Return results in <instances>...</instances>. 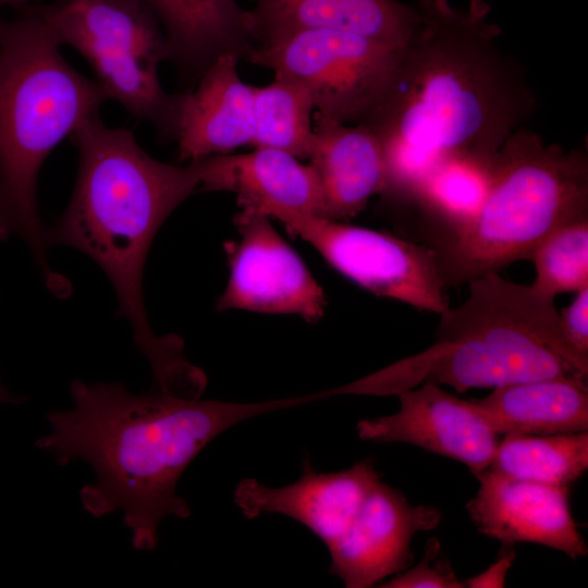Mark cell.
Returning <instances> with one entry per match:
<instances>
[{"instance_id": "obj_1", "label": "cell", "mask_w": 588, "mask_h": 588, "mask_svg": "<svg viewBox=\"0 0 588 588\" xmlns=\"http://www.w3.org/2000/svg\"><path fill=\"white\" fill-rule=\"evenodd\" d=\"M391 90L367 123L383 149V195L408 204L450 157L494 158L535 108L522 66L500 47L490 7L418 0Z\"/></svg>"}, {"instance_id": "obj_2", "label": "cell", "mask_w": 588, "mask_h": 588, "mask_svg": "<svg viewBox=\"0 0 588 588\" xmlns=\"http://www.w3.org/2000/svg\"><path fill=\"white\" fill-rule=\"evenodd\" d=\"M73 407L52 411L50 432L36 445L60 465L82 460L96 474L79 499L95 518L123 512L132 546L151 551L168 516L187 518L177 482L215 438L254 416L306 403V396L257 403L181 397L150 390L133 394L122 383L70 385Z\"/></svg>"}, {"instance_id": "obj_3", "label": "cell", "mask_w": 588, "mask_h": 588, "mask_svg": "<svg viewBox=\"0 0 588 588\" xmlns=\"http://www.w3.org/2000/svg\"><path fill=\"white\" fill-rule=\"evenodd\" d=\"M72 138L79 152L73 194L51 226L47 248L68 246L88 255L112 283L119 315L133 329L154 385L173 389L194 370L183 341L158 336L149 324L143 293L146 257L155 235L172 211L200 187L195 162L179 167L149 156L133 133L106 125L99 115L84 122Z\"/></svg>"}, {"instance_id": "obj_4", "label": "cell", "mask_w": 588, "mask_h": 588, "mask_svg": "<svg viewBox=\"0 0 588 588\" xmlns=\"http://www.w3.org/2000/svg\"><path fill=\"white\" fill-rule=\"evenodd\" d=\"M16 10V20L0 19V241L23 238L48 289L66 297L71 285L47 258L37 179L53 148L99 115L109 98L63 59L61 45L29 4Z\"/></svg>"}, {"instance_id": "obj_5", "label": "cell", "mask_w": 588, "mask_h": 588, "mask_svg": "<svg viewBox=\"0 0 588 588\" xmlns=\"http://www.w3.org/2000/svg\"><path fill=\"white\" fill-rule=\"evenodd\" d=\"M588 215V159L517 128L498 151L491 188L465 224L428 236L444 281L466 284L527 260L554 229Z\"/></svg>"}, {"instance_id": "obj_6", "label": "cell", "mask_w": 588, "mask_h": 588, "mask_svg": "<svg viewBox=\"0 0 588 588\" xmlns=\"http://www.w3.org/2000/svg\"><path fill=\"white\" fill-rule=\"evenodd\" d=\"M439 315L432 345L342 385L343 394L396 395L426 383L465 392L549 377H588L555 354L531 315L504 294L471 292Z\"/></svg>"}, {"instance_id": "obj_7", "label": "cell", "mask_w": 588, "mask_h": 588, "mask_svg": "<svg viewBox=\"0 0 588 588\" xmlns=\"http://www.w3.org/2000/svg\"><path fill=\"white\" fill-rule=\"evenodd\" d=\"M58 42L77 50L109 100L134 118L152 123L167 138L173 95L158 66L168 60L162 28L140 0H54L30 5Z\"/></svg>"}, {"instance_id": "obj_8", "label": "cell", "mask_w": 588, "mask_h": 588, "mask_svg": "<svg viewBox=\"0 0 588 588\" xmlns=\"http://www.w3.org/2000/svg\"><path fill=\"white\" fill-rule=\"evenodd\" d=\"M403 48L346 32L305 29L265 38L246 58L302 84L322 115L368 123L391 90Z\"/></svg>"}, {"instance_id": "obj_9", "label": "cell", "mask_w": 588, "mask_h": 588, "mask_svg": "<svg viewBox=\"0 0 588 588\" xmlns=\"http://www.w3.org/2000/svg\"><path fill=\"white\" fill-rule=\"evenodd\" d=\"M277 219L338 272L372 294L437 314L450 306L438 256L429 245L327 218Z\"/></svg>"}, {"instance_id": "obj_10", "label": "cell", "mask_w": 588, "mask_h": 588, "mask_svg": "<svg viewBox=\"0 0 588 588\" xmlns=\"http://www.w3.org/2000/svg\"><path fill=\"white\" fill-rule=\"evenodd\" d=\"M270 219L249 208L236 215L238 238L225 244L230 274L217 308L318 321L327 305L323 290Z\"/></svg>"}, {"instance_id": "obj_11", "label": "cell", "mask_w": 588, "mask_h": 588, "mask_svg": "<svg viewBox=\"0 0 588 588\" xmlns=\"http://www.w3.org/2000/svg\"><path fill=\"white\" fill-rule=\"evenodd\" d=\"M400 408L389 416L362 419L358 437L378 443H408L465 464L476 477L491 465L499 436L465 401L426 383L396 394Z\"/></svg>"}, {"instance_id": "obj_12", "label": "cell", "mask_w": 588, "mask_h": 588, "mask_svg": "<svg viewBox=\"0 0 588 588\" xmlns=\"http://www.w3.org/2000/svg\"><path fill=\"white\" fill-rule=\"evenodd\" d=\"M442 512L413 505L396 488L378 480L351 529L329 551L330 573L346 588H368L401 573L414 562L416 532L436 529Z\"/></svg>"}, {"instance_id": "obj_13", "label": "cell", "mask_w": 588, "mask_h": 588, "mask_svg": "<svg viewBox=\"0 0 588 588\" xmlns=\"http://www.w3.org/2000/svg\"><path fill=\"white\" fill-rule=\"evenodd\" d=\"M380 478L371 458L334 473H318L307 465L291 485L270 487L245 478L236 485L233 495L245 518L266 513L284 515L307 527L330 550L351 529Z\"/></svg>"}, {"instance_id": "obj_14", "label": "cell", "mask_w": 588, "mask_h": 588, "mask_svg": "<svg viewBox=\"0 0 588 588\" xmlns=\"http://www.w3.org/2000/svg\"><path fill=\"white\" fill-rule=\"evenodd\" d=\"M466 509L477 530L504 544L549 547L576 560L588 552L569 507L571 487L504 477L487 468Z\"/></svg>"}, {"instance_id": "obj_15", "label": "cell", "mask_w": 588, "mask_h": 588, "mask_svg": "<svg viewBox=\"0 0 588 588\" xmlns=\"http://www.w3.org/2000/svg\"><path fill=\"white\" fill-rule=\"evenodd\" d=\"M238 57H219L193 90L173 95L167 138L181 160L197 161L250 145L255 134L253 86L237 72Z\"/></svg>"}, {"instance_id": "obj_16", "label": "cell", "mask_w": 588, "mask_h": 588, "mask_svg": "<svg viewBox=\"0 0 588 588\" xmlns=\"http://www.w3.org/2000/svg\"><path fill=\"white\" fill-rule=\"evenodd\" d=\"M195 162L199 191L231 192L241 208L277 219L282 215L326 218L319 179L309 164L272 148L242 155H216Z\"/></svg>"}, {"instance_id": "obj_17", "label": "cell", "mask_w": 588, "mask_h": 588, "mask_svg": "<svg viewBox=\"0 0 588 588\" xmlns=\"http://www.w3.org/2000/svg\"><path fill=\"white\" fill-rule=\"evenodd\" d=\"M308 159L320 182L327 219L348 220L371 196L384 192L382 145L367 123L347 125L315 111Z\"/></svg>"}, {"instance_id": "obj_18", "label": "cell", "mask_w": 588, "mask_h": 588, "mask_svg": "<svg viewBox=\"0 0 588 588\" xmlns=\"http://www.w3.org/2000/svg\"><path fill=\"white\" fill-rule=\"evenodd\" d=\"M166 37L168 60L183 77L199 78L223 54L246 58L257 40L253 11L236 0H140Z\"/></svg>"}, {"instance_id": "obj_19", "label": "cell", "mask_w": 588, "mask_h": 588, "mask_svg": "<svg viewBox=\"0 0 588 588\" xmlns=\"http://www.w3.org/2000/svg\"><path fill=\"white\" fill-rule=\"evenodd\" d=\"M253 13L258 41L283 33L329 29L403 48L416 23L415 7L396 0H258Z\"/></svg>"}, {"instance_id": "obj_20", "label": "cell", "mask_w": 588, "mask_h": 588, "mask_svg": "<svg viewBox=\"0 0 588 588\" xmlns=\"http://www.w3.org/2000/svg\"><path fill=\"white\" fill-rule=\"evenodd\" d=\"M476 411L498 436H549L588 430L587 378L549 377L493 388Z\"/></svg>"}, {"instance_id": "obj_21", "label": "cell", "mask_w": 588, "mask_h": 588, "mask_svg": "<svg viewBox=\"0 0 588 588\" xmlns=\"http://www.w3.org/2000/svg\"><path fill=\"white\" fill-rule=\"evenodd\" d=\"M495 158L450 157L432 169L409 201L420 210L428 236L476 216L491 188Z\"/></svg>"}, {"instance_id": "obj_22", "label": "cell", "mask_w": 588, "mask_h": 588, "mask_svg": "<svg viewBox=\"0 0 588 588\" xmlns=\"http://www.w3.org/2000/svg\"><path fill=\"white\" fill-rule=\"evenodd\" d=\"M489 469L513 479L571 487L588 469V432L503 436Z\"/></svg>"}, {"instance_id": "obj_23", "label": "cell", "mask_w": 588, "mask_h": 588, "mask_svg": "<svg viewBox=\"0 0 588 588\" xmlns=\"http://www.w3.org/2000/svg\"><path fill=\"white\" fill-rule=\"evenodd\" d=\"M254 148H272L298 159L309 157L315 105L307 89L295 79L275 73L262 87L253 86Z\"/></svg>"}, {"instance_id": "obj_24", "label": "cell", "mask_w": 588, "mask_h": 588, "mask_svg": "<svg viewBox=\"0 0 588 588\" xmlns=\"http://www.w3.org/2000/svg\"><path fill=\"white\" fill-rule=\"evenodd\" d=\"M536 270L531 285L544 296L588 286V215L580 216L550 232L529 254Z\"/></svg>"}, {"instance_id": "obj_25", "label": "cell", "mask_w": 588, "mask_h": 588, "mask_svg": "<svg viewBox=\"0 0 588 588\" xmlns=\"http://www.w3.org/2000/svg\"><path fill=\"white\" fill-rule=\"evenodd\" d=\"M384 588H464L452 567L450 560L442 552L437 537H431L426 546L421 561L414 567L397 573L393 578L380 585Z\"/></svg>"}, {"instance_id": "obj_26", "label": "cell", "mask_w": 588, "mask_h": 588, "mask_svg": "<svg viewBox=\"0 0 588 588\" xmlns=\"http://www.w3.org/2000/svg\"><path fill=\"white\" fill-rule=\"evenodd\" d=\"M559 331L576 365L588 375V286L559 311Z\"/></svg>"}, {"instance_id": "obj_27", "label": "cell", "mask_w": 588, "mask_h": 588, "mask_svg": "<svg viewBox=\"0 0 588 588\" xmlns=\"http://www.w3.org/2000/svg\"><path fill=\"white\" fill-rule=\"evenodd\" d=\"M516 559L514 544H504L498 559L483 572L464 581L469 588H501L505 586L506 575Z\"/></svg>"}, {"instance_id": "obj_28", "label": "cell", "mask_w": 588, "mask_h": 588, "mask_svg": "<svg viewBox=\"0 0 588 588\" xmlns=\"http://www.w3.org/2000/svg\"><path fill=\"white\" fill-rule=\"evenodd\" d=\"M5 402H9V403L21 402V397L15 396L14 394H11L0 383V403H5Z\"/></svg>"}, {"instance_id": "obj_29", "label": "cell", "mask_w": 588, "mask_h": 588, "mask_svg": "<svg viewBox=\"0 0 588 588\" xmlns=\"http://www.w3.org/2000/svg\"><path fill=\"white\" fill-rule=\"evenodd\" d=\"M30 0H0V7L12 5L14 8H20L26 4H29Z\"/></svg>"}]
</instances>
